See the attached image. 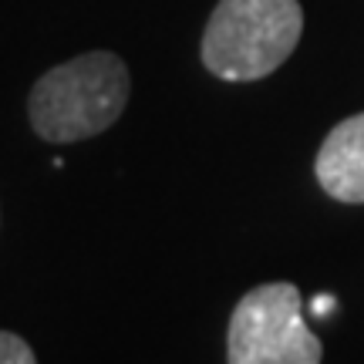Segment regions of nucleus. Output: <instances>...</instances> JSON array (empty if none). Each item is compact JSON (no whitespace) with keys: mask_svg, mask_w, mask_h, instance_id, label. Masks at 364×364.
I'll list each match as a JSON object with an SVG mask.
<instances>
[{"mask_svg":"<svg viewBox=\"0 0 364 364\" xmlns=\"http://www.w3.org/2000/svg\"><path fill=\"white\" fill-rule=\"evenodd\" d=\"M129 91L125 61L112 51H91L41 75L27 98V115L44 142H81L115 125Z\"/></svg>","mask_w":364,"mask_h":364,"instance_id":"f257e3e1","label":"nucleus"},{"mask_svg":"<svg viewBox=\"0 0 364 364\" xmlns=\"http://www.w3.org/2000/svg\"><path fill=\"white\" fill-rule=\"evenodd\" d=\"M304 34L300 0H220L203 31V65L223 81H260Z\"/></svg>","mask_w":364,"mask_h":364,"instance_id":"f03ea898","label":"nucleus"},{"mask_svg":"<svg viewBox=\"0 0 364 364\" xmlns=\"http://www.w3.org/2000/svg\"><path fill=\"white\" fill-rule=\"evenodd\" d=\"M324 344L304 321L297 284L273 280L240 297L226 327L230 364H321Z\"/></svg>","mask_w":364,"mask_h":364,"instance_id":"7ed1b4c3","label":"nucleus"},{"mask_svg":"<svg viewBox=\"0 0 364 364\" xmlns=\"http://www.w3.org/2000/svg\"><path fill=\"white\" fill-rule=\"evenodd\" d=\"M314 176L334 203H364V112L338 122L317 149Z\"/></svg>","mask_w":364,"mask_h":364,"instance_id":"20e7f679","label":"nucleus"},{"mask_svg":"<svg viewBox=\"0 0 364 364\" xmlns=\"http://www.w3.org/2000/svg\"><path fill=\"white\" fill-rule=\"evenodd\" d=\"M0 364H38L31 344L11 331H0Z\"/></svg>","mask_w":364,"mask_h":364,"instance_id":"39448f33","label":"nucleus"},{"mask_svg":"<svg viewBox=\"0 0 364 364\" xmlns=\"http://www.w3.org/2000/svg\"><path fill=\"white\" fill-rule=\"evenodd\" d=\"M314 307H317V314H327V307H331V297H321L317 304H314Z\"/></svg>","mask_w":364,"mask_h":364,"instance_id":"423d86ee","label":"nucleus"}]
</instances>
